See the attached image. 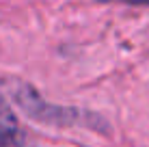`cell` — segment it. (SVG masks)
<instances>
[{
	"mask_svg": "<svg viewBox=\"0 0 149 147\" xmlns=\"http://www.w3.org/2000/svg\"><path fill=\"white\" fill-rule=\"evenodd\" d=\"M0 147H26V134L11 102L0 93Z\"/></svg>",
	"mask_w": 149,
	"mask_h": 147,
	"instance_id": "7a4b0ae2",
	"label": "cell"
},
{
	"mask_svg": "<svg viewBox=\"0 0 149 147\" xmlns=\"http://www.w3.org/2000/svg\"><path fill=\"white\" fill-rule=\"evenodd\" d=\"M117 2L130 4V7H149V0H117Z\"/></svg>",
	"mask_w": 149,
	"mask_h": 147,
	"instance_id": "3957f363",
	"label": "cell"
},
{
	"mask_svg": "<svg viewBox=\"0 0 149 147\" xmlns=\"http://www.w3.org/2000/svg\"><path fill=\"white\" fill-rule=\"evenodd\" d=\"M9 93L13 95L15 104L28 115L30 119L39 123L56 125V128H86V130H102L106 123L100 115H93L91 110H82L76 106H58L50 104L39 95V91L28 82L13 80L9 84Z\"/></svg>",
	"mask_w": 149,
	"mask_h": 147,
	"instance_id": "6da1fadb",
	"label": "cell"
}]
</instances>
